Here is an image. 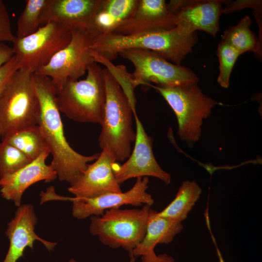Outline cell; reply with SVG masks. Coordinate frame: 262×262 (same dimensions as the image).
<instances>
[{"mask_svg": "<svg viewBox=\"0 0 262 262\" xmlns=\"http://www.w3.org/2000/svg\"><path fill=\"white\" fill-rule=\"evenodd\" d=\"M33 83L40 106L37 125L52 160L50 164L61 181L71 184L100 153L82 155L73 149L66 141L57 100V92L49 78L33 73Z\"/></svg>", "mask_w": 262, "mask_h": 262, "instance_id": "obj_1", "label": "cell"}, {"mask_svg": "<svg viewBox=\"0 0 262 262\" xmlns=\"http://www.w3.org/2000/svg\"><path fill=\"white\" fill-rule=\"evenodd\" d=\"M198 41L196 32L188 34L181 28L156 30L143 33L122 35L109 33L92 40V54L110 61L115 59L124 49H139L154 51L166 60L180 65L192 51Z\"/></svg>", "mask_w": 262, "mask_h": 262, "instance_id": "obj_2", "label": "cell"}, {"mask_svg": "<svg viewBox=\"0 0 262 262\" xmlns=\"http://www.w3.org/2000/svg\"><path fill=\"white\" fill-rule=\"evenodd\" d=\"M106 100L101 131L98 137L102 150L110 153L116 161L127 159L135 141L132 115L136 113L119 82L108 68L103 69Z\"/></svg>", "mask_w": 262, "mask_h": 262, "instance_id": "obj_3", "label": "cell"}, {"mask_svg": "<svg viewBox=\"0 0 262 262\" xmlns=\"http://www.w3.org/2000/svg\"><path fill=\"white\" fill-rule=\"evenodd\" d=\"M87 72L85 79L69 81L57 93L58 108L74 121L101 125L106 100L103 68L95 62Z\"/></svg>", "mask_w": 262, "mask_h": 262, "instance_id": "obj_4", "label": "cell"}, {"mask_svg": "<svg viewBox=\"0 0 262 262\" xmlns=\"http://www.w3.org/2000/svg\"><path fill=\"white\" fill-rule=\"evenodd\" d=\"M197 82L174 86L149 84L166 101L174 112L180 139L192 148L201 136L203 120L211 115L217 102L204 94Z\"/></svg>", "mask_w": 262, "mask_h": 262, "instance_id": "obj_5", "label": "cell"}, {"mask_svg": "<svg viewBox=\"0 0 262 262\" xmlns=\"http://www.w3.org/2000/svg\"><path fill=\"white\" fill-rule=\"evenodd\" d=\"M151 206L141 209L113 208L100 215L90 216L89 231L104 245L112 248L121 247L130 256L141 243L146 231Z\"/></svg>", "mask_w": 262, "mask_h": 262, "instance_id": "obj_6", "label": "cell"}, {"mask_svg": "<svg viewBox=\"0 0 262 262\" xmlns=\"http://www.w3.org/2000/svg\"><path fill=\"white\" fill-rule=\"evenodd\" d=\"M33 73L18 70L0 97V126L3 137L19 130L37 125L40 106Z\"/></svg>", "mask_w": 262, "mask_h": 262, "instance_id": "obj_7", "label": "cell"}, {"mask_svg": "<svg viewBox=\"0 0 262 262\" xmlns=\"http://www.w3.org/2000/svg\"><path fill=\"white\" fill-rule=\"evenodd\" d=\"M118 55L128 60L134 66L129 74L130 82L134 89L151 82L159 86H174L198 82V78L191 69L166 60L160 54L147 49H131L120 51Z\"/></svg>", "mask_w": 262, "mask_h": 262, "instance_id": "obj_8", "label": "cell"}, {"mask_svg": "<svg viewBox=\"0 0 262 262\" xmlns=\"http://www.w3.org/2000/svg\"><path fill=\"white\" fill-rule=\"evenodd\" d=\"M71 37L72 32L69 29L49 22L28 36L16 38L13 48L18 70L35 73L65 47Z\"/></svg>", "mask_w": 262, "mask_h": 262, "instance_id": "obj_9", "label": "cell"}, {"mask_svg": "<svg viewBox=\"0 0 262 262\" xmlns=\"http://www.w3.org/2000/svg\"><path fill=\"white\" fill-rule=\"evenodd\" d=\"M92 40L86 32L72 31L69 43L34 73L49 78L57 94L67 82L78 80L95 62L90 49Z\"/></svg>", "mask_w": 262, "mask_h": 262, "instance_id": "obj_10", "label": "cell"}, {"mask_svg": "<svg viewBox=\"0 0 262 262\" xmlns=\"http://www.w3.org/2000/svg\"><path fill=\"white\" fill-rule=\"evenodd\" d=\"M148 183L147 177L137 178L132 188L127 192L108 193L91 198L62 196L52 191L49 194V199L71 201L73 203L72 215L78 219H83L91 216L100 215L106 210L120 208L124 205L151 206L154 200L147 192Z\"/></svg>", "mask_w": 262, "mask_h": 262, "instance_id": "obj_11", "label": "cell"}, {"mask_svg": "<svg viewBox=\"0 0 262 262\" xmlns=\"http://www.w3.org/2000/svg\"><path fill=\"white\" fill-rule=\"evenodd\" d=\"M136 125V138L132 151L122 164L116 162L113 170L117 181L121 184L133 178L148 176L157 178L165 184L171 182L170 175L164 170L157 163L152 150V138L145 131L142 123L134 113Z\"/></svg>", "mask_w": 262, "mask_h": 262, "instance_id": "obj_12", "label": "cell"}, {"mask_svg": "<svg viewBox=\"0 0 262 262\" xmlns=\"http://www.w3.org/2000/svg\"><path fill=\"white\" fill-rule=\"evenodd\" d=\"M221 0H170L169 11L175 17L176 26L189 34L201 30L213 36L219 31V20L223 14Z\"/></svg>", "mask_w": 262, "mask_h": 262, "instance_id": "obj_13", "label": "cell"}, {"mask_svg": "<svg viewBox=\"0 0 262 262\" xmlns=\"http://www.w3.org/2000/svg\"><path fill=\"white\" fill-rule=\"evenodd\" d=\"M115 159L107 151L102 150L99 157L82 172L68 188L75 197L94 198L112 193L121 192L113 170Z\"/></svg>", "mask_w": 262, "mask_h": 262, "instance_id": "obj_14", "label": "cell"}, {"mask_svg": "<svg viewBox=\"0 0 262 262\" xmlns=\"http://www.w3.org/2000/svg\"><path fill=\"white\" fill-rule=\"evenodd\" d=\"M102 0H48L40 17L41 25L61 24L72 31L88 33Z\"/></svg>", "mask_w": 262, "mask_h": 262, "instance_id": "obj_15", "label": "cell"}, {"mask_svg": "<svg viewBox=\"0 0 262 262\" xmlns=\"http://www.w3.org/2000/svg\"><path fill=\"white\" fill-rule=\"evenodd\" d=\"M49 150L18 170L0 178V192L2 197L14 202L19 207L25 191L32 184L44 180L49 182L57 178V173L46 161Z\"/></svg>", "mask_w": 262, "mask_h": 262, "instance_id": "obj_16", "label": "cell"}, {"mask_svg": "<svg viewBox=\"0 0 262 262\" xmlns=\"http://www.w3.org/2000/svg\"><path fill=\"white\" fill-rule=\"evenodd\" d=\"M37 218L32 204L20 205L14 217L8 223L5 232L10 241L8 252L3 262H16L23 256L26 247L33 250V243L41 242L49 250H52L57 243L46 241L39 237L34 229Z\"/></svg>", "mask_w": 262, "mask_h": 262, "instance_id": "obj_17", "label": "cell"}, {"mask_svg": "<svg viewBox=\"0 0 262 262\" xmlns=\"http://www.w3.org/2000/svg\"><path fill=\"white\" fill-rule=\"evenodd\" d=\"M175 16L164 0H138L132 16L118 26L112 33L130 35L176 27Z\"/></svg>", "mask_w": 262, "mask_h": 262, "instance_id": "obj_18", "label": "cell"}, {"mask_svg": "<svg viewBox=\"0 0 262 262\" xmlns=\"http://www.w3.org/2000/svg\"><path fill=\"white\" fill-rule=\"evenodd\" d=\"M181 222L173 221L161 216L151 209L145 235L141 243L133 250L131 258L142 256L154 250L157 244H168L183 229Z\"/></svg>", "mask_w": 262, "mask_h": 262, "instance_id": "obj_19", "label": "cell"}, {"mask_svg": "<svg viewBox=\"0 0 262 262\" xmlns=\"http://www.w3.org/2000/svg\"><path fill=\"white\" fill-rule=\"evenodd\" d=\"M201 192V188L196 181H184L179 187L175 198L165 208L158 212L159 214L182 223L187 218Z\"/></svg>", "mask_w": 262, "mask_h": 262, "instance_id": "obj_20", "label": "cell"}, {"mask_svg": "<svg viewBox=\"0 0 262 262\" xmlns=\"http://www.w3.org/2000/svg\"><path fill=\"white\" fill-rule=\"evenodd\" d=\"M251 23L250 17L246 16L237 25L229 27L224 32L221 41L231 46L240 55L252 51L261 57L262 41L250 29Z\"/></svg>", "mask_w": 262, "mask_h": 262, "instance_id": "obj_21", "label": "cell"}, {"mask_svg": "<svg viewBox=\"0 0 262 262\" xmlns=\"http://www.w3.org/2000/svg\"><path fill=\"white\" fill-rule=\"evenodd\" d=\"M33 161L49 150L38 125L24 128L2 137Z\"/></svg>", "mask_w": 262, "mask_h": 262, "instance_id": "obj_22", "label": "cell"}, {"mask_svg": "<svg viewBox=\"0 0 262 262\" xmlns=\"http://www.w3.org/2000/svg\"><path fill=\"white\" fill-rule=\"evenodd\" d=\"M48 0H27L17 22L16 38H22L36 32L41 26L40 17Z\"/></svg>", "mask_w": 262, "mask_h": 262, "instance_id": "obj_23", "label": "cell"}, {"mask_svg": "<svg viewBox=\"0 0 262 262\" xmlns=\"http://www.w3.org/2000/svg\"><path fill=\"white\" fill-rule=\"evenodd\" d=\"M32 161L14 146L0 142V178L13 173Z\"/></svg>", "mask_w": 262, "mask_h": 262, "instance_id": "obj_24", "label": "cell"}, {"mask_svg": "<svg viewBox=\"0 0 262 262\" xmlns=\"http://www.w3.org/2000/svg\"><path fill=\"white\" fill-rule=\"evenodd\" d=\"M219 62V74L217 82L223 88L229 86V79L234 64L240 53L229 44L221 41L217 49Z\"/></svg>", "mask_w": 262, "mask_h": 262, "instance_id": "obj_25", "label": "cell"}, {"mask_svg": "<svg viewBox=\"0 0 262 262\" xmlns=\"http://www.w3.org/2000/svg\"><path fill=\"white\" fill-rule=\"evenodd\" d=\"M138 3V0H102L101 8L114 19L117 27L132 16Z\"/></svg>", "mask_w": 262, "mask_h": 262, "instance_id": "obj_26", "label": "cell"}, {"mask_svg": "<svg viewBox=\"0 0 262 262\" xmlns=\"http://www.w3.org/2000/svg\"><path fill=\"white\" fill-rule=\"evenodd\" d=\"M227 6L223 8V14H229L244 8H250L254 10L255 16L258 21L260 30L262 32V22L260 20L262 15V0H239L234 1H226Z\"/></svg>", "mask_w": 262, "mask_h": 262, "instance_id": "obj_27", "label": "cell"}, {"mask_svg": "<svg viewBox=\"0 0 262 262\" xmlns=\"http://www.w3.org/2000/svg\"><path fill=\"white\" fill-rule=\"evenodd\" d=\"M16 39L12 31L7 9L3 1L0 0V42L13 43Z\"/></svg>", "mask_w": 262, "mask_h": 262, "instance_id": "obj_28", "label": "cell"}, {"mask_svg": "<svg viewBox=\"0 0 262 262\" xmlns=\"http://www.w3.org/2000/svg\"><path fill=\"white\" fill-rule=\"evenodd\" d=\"M18 70L15 55L0 67V97L14 74Z\"/></svg>", "mask_w": 262, "mask_h": 262, "instance_id": "obj_29", "label": "cell"}, {"mask_svg": "<svg viewBox=\"0 0 262 262\" xmlns=\"http://www.w3.org/2000/svg\"><path fill=\"white\" fill-rule=\"evenodd\" d=\"M141 262H175V260L166 253L157 255L152 250L141 256Z\"/></svg>", "mask_w": 262, "mask_h": 262, "instance_id": "obj_30", "label": "cell"}, {"mask_svg": "<svg viewBox=\"0 0 262 262\" xmlns=\"http://www.w3.org/2000/svg\"><path fill=\"white\" fill-rule=\"evenodd\" d=\"M15 55L13 47L0 42V67L8 62Z\"/></svg>", "mask_w": 262, "mask_h": 262, "instance_id": "obj_31", "label": "cell"}, {"mask_svg": "<svg viewBox=\"0 0 262 262\" xmlns=\"http://www.w3.org/2000/svg\"><path fill=\"white\" fill-rule=\"evenodd\" d=\"M68 262H78L75 261L74 259H71Z\"/></svg>", "mask_w": 262, "mask_h": 262, "instance_id": "obj_32", "label": "cell"}, {"mask_svg": "<svg viewBox=\"0 0 262 262\" xmlns=\"http://www.w3.org/2000/svg\"><path fill=\"white\" fill-rule=\"evenodd\" d=\"M0 136H1L0 126Z\"/></svg>", "mask_w": 262, "mask_h": 262, "instance_id": "obj_33", "label": "cell"}]
</instances>
